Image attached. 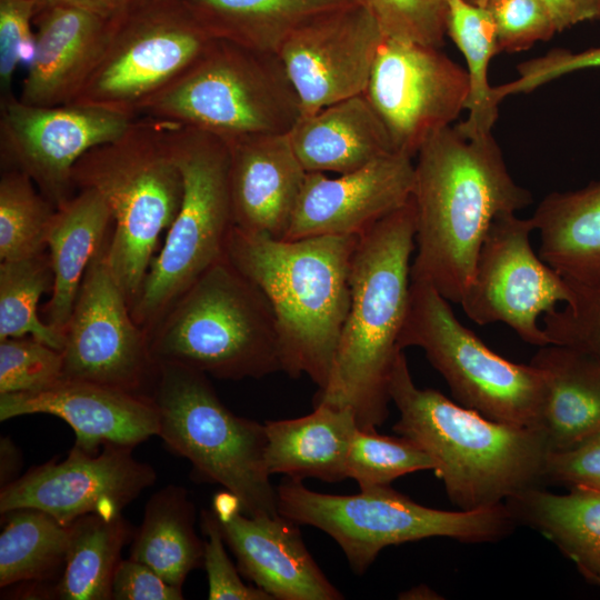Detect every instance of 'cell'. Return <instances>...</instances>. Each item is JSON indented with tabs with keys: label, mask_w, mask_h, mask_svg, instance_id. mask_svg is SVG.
Segmentation results:
<instances>
[{
	"label": "cell",
	"mask_w": 600,
	"mask_h": 600,
	"mask_svg": "<svg viewBox=\"0 0 600 600\" xmlns=\"http://www.w3.org/2000/svg\"><path fill=\"white\" fill-rule=\"evenodd\" d=\"M416 157L411 280L460 303L490 224L530 206L532 194L512 179L492 133L470 138L449 126L429 137Z\"/></svg>",
	"instance_id": "obj_1"
},
{
	"label": "cell",
	"mask_w": 600,
	"mask_h": 600,
	"mask_svg": "<svg viewBox=\"0 0 600 600\" xmlns=\"http://www.w3.org/2000/svg\"><path fill=\"white\" fill-rule=\"evenodd\" d=\"M399 411L393 431L424 450L434 462L449 500L478 510L540 487L550 448L544 431L492 420L413 382L403 351L389 379Z\"/></svg>",
	"instance_id": "obj_2"
},
{
	"label": "cell",
	"mask_w": 600,
	"mask_h": 600,
	"mask_svg": "<svg viewBox=\"0 0 600 600\" xmlns=\"http://www.w3.org/2000/svg\"><path fill=\"white\" fill-rule=\"evenodd\" d=\"M410 200L359 237L350 270V306L329 380L314 398L352 410L358 428L377 430L389 414V379L399 349L416 250Z\"/></svg>",
	"instance_id": "obj_3"
},
{
	"label": "cell",
	"mask_w": 600,
	"mask_h": 600,
	"mask_svg": "<svg viewBox=\"0 0 600 600\" xmlns=\"http://www.w3.org/2000/svg\"><path fill=\"white\" fill-rule=\"evenodd\" d=\"M357 236L296 240L232 227L228 259L268 298L277 320L281 371L324 388L350 306Z\"/></svg>",
	"instance_id": "obj_4"
},
{
	"label": "cell",
	"mask_w": 600,
	"mask_h": 600,
	"mask_svg": "<svg viewBox=\"0 0 600 600\" xmlns=\"http://www.w3.org/2000/svg\"><path fill=\"white\" fill-rule=\"evenodd\" d=\"M156 364L218 379H260L281 371L273 309L227 256L206 270L148 332Z\"/></svg>",
	"instance_id": "obj_5"
},
{
	"label": "cell",
	"mask_w": 600,
	"mask_h": 600,
	"mask_svg": "<svg viewBox=\"0 0 600 600\" xmlns=\"http://www.w3.org/2000/svg\"><path fill=\"white\" fill-rule=\"evenodd\" d=\"M76 190L97 191L112 216L108 261L129 304L153 260L160 234L182 199V177L169 149L163 121L134 118L117 139L86 152L74 164Z\"/></svg>",
	"instance_id": "obj_6"
},
{
	"label": "cell",
	"mask_w": 600,
	"mask_h": 600,
	"mask_svg": "<svg viewBox=\"0 0 600 600\" xmlns=\"http://www.w3.org/2000/svg\"><path fill=\"white\" fill-rule=\"evenodd\" d=\"M300 116L298 96L277 53L214 38L138 114L226 141L288 133Z\"/></svg>",
	"instance_id": "obj_7"
},
{
	"label": "cell",
	"mask_w": 600,
	"mask_h": 600,
	"mask_svg": "<svg viewBox=\"0 0 600 600\" xmlns=\"http://www.w3.org/2000/svg\"><path fill=\"white\" fill-rule=\"evenodd\" d=\"M276 488L279 514L329 534L359 576L389 546L436 537L464 543L497 542L517 526L504 503L478 510H440L411 500L390 484L349 496L316 492L290 478Z\"/></svg>",
	"instance_id": "obj_8"
},
{
	"label": "cell",
	"mask_w": 600,
	"mask_h": 600,
	"mask_svg": "<svg viewBox=\"0 0 600 600\" xmlns=\"http://www.w3.org/2000/svg\"><path fill=\"white\" fill-rule=\"evenodd\" d=\"M163 122L183 189L166 241L130 307L133 320L147 333L206 270L226 256L234 226L228 142L196 128Z\"/></svg>",
	"instance_id": "obj_9"
},
{
	"label": "cell",
	"mask_w": 600,
	"mask_h": 600,
	"mask_svg": "<svg viewBox=\"0 0 600 600\" xmlns=\"http://www.w3.org/2000/svg\"><path fill=\"white\" fill-rule=\"evenodd\" d=\"M157 366L151 397L166 447L188 459L202 480L236 496L246 514L278 516L277 488L264 460V424L230 411L206 373L178 364Z\"/></svg>",
	"instance_id": "obj_10"
},
{
	"label": "cell",
	"mask_w": 600,
	"mask_h": 600,
	"mask_svg": "<svg viewBox=\"0 0 600 600\" xmlns=\"http://www.w3.org/2000/svg\"><path fill=\"white\" fill-rule=\"evenodd\" d=\"M449 303L428 282L411 280L399 349H422L460 404L496 421L541 428L543 373L492 351L458 320Z\"/></svg>",
	"instance_id": "obj_11"
},
{
	"label": "cell",
	"mask_w": 600,
	"mask_h": 600,
	"mask_svg": "<svg viewBox=\"0 0 600 600\" xmlns=\"http://www.w3.org/2000/svg\"><path fill=\"white\" fill-rule=\"evenodd\" d=\"M212 39L180 0H136L112 19L106 49L71 103L138 118Z\"/></svg>",
	"instance_id": "obj_12"
},
{
	"label": "cell",
	"mask_w": 600,
	"mask_h": 600,
	"mask_svg": "<svg viewBox=\"0 0 600 600\" xmlns=\"http://www.w3.org/2000/svg\"><path fill=\"white\" fill-rule=\"evenodd\" d=\"M109 240L91 260L66 327L62 378L151 397L158 366L109 266Z\"/></svg>",
	"instance_id": "obj_13"
},
{
	"label": "cell",
	"mask_w": 600,
	"mask_h": 600,
	"mask_svg": "<svg viewBox=\"0 0 600 600\" xmlns=\"http://www.w3.org/2000/svg\"><path fill=\"white\" fill-rule=\"evenodd\" d=\"M532 231L531 218L516 213L494 218L460 304L474 323H504L539 348L550 343L539 318L567 303L571 290L567 279L532 249Z\"/></svg>",
	"instance_id": "obj_14"
},
{
	"label": "cell",
	"mask_w": 600,
	"mask_h": 600,
	"mask_svg": "<svg viewBox=\"0 0 600 600\" xmlns=\"http://www.w3.org/2000/svg\"><path fill=\"white\" fill-rule=\"evenodd\" d=\"M467 70L440 48L384 37L364 90L393 149L411 158L466 110Z\"/></svg>",
	"instance_id": "obj_15"
},
{
	"label": "cell",
	"mask_w": 600,
	"mask_h": 600,
	"mask_svg": "<svg viewBox=\"0 0 600 600\" xmlns=\"http://www.w3.org/2000/svg\"><path fill=\"white\" fill-rule=\"evenodd\" d=\"M3 168L27 173L56 209L77 192L72 170L92 148L120 137L134 118L69 103L40 107L14 97L0 103Z\"/></svg>",
	"instance_id": "obj_16"
},
{
	"label": "cell",
	"mask_w": 600,
	"mask_h": 600,
	"mask_svg": "<svg viewBox=\"0 0 600 600\" xmlns=\"http://www.w3.org/2000/svg\"><path fill=\"white\" fill-rule=\"evenodd\" d=\"M384 37L377 20L353 2L298 26L277 54L298 96L300 117L364 93Z\"/></svg>",
	"instance_id": "obj_17"
},
{
	"label": "cell",
	"mask_w": 600,
	"mask_h": 600,
	"mask_svg": "<svg viewBox=\"0 0 600 600\" xmlns=\"http://www.w3.org/2000/svg\"><path fill=\"white\" fill-rule=\"evenodd\" d=\"M132 449L109 443L93 454L73 446L64 460L37 466L2 487L0 513L34 508L66 526L90 513L120 514L157 480L156 470L138 461Z\"/></svg>",
	"instance_id": "obj_18"
},
{
	"label": "cell",
	"mask_w": 600,
	"mask_h": 600,
	"mask_svg": "<svg viewBox=\"0 0 600 600\" xmlns=\"http://www.w3.org/2000/svg\"><path fill=\"white\" fill-rule=\"evenodd\" d=\"M412 159L393 152L337 178L307 172L283 239L362 236L410 200L414 182Z\"/></svg>",
	"instance_id": "obj_19"
},
{
	"label": "cell",
	"mask_w": 600,
	"mask_h": 600,
	"mask_svg": "<svg viewBox=\"0 0 600 600\" xmlns=\"http://www.w3.org/2000/svg\"><path fill=\"white\" fill-rule=\"evenodd\" d=\"M212 511L240 573L273 600L344 598L308 551L297 523L280 514H246L229 491L214 496Z\"/></svg>",
	"instance_id": "obj_20"
},
{
	"label": "cell",
	"mask_w": 600,
	"mask_h": 600,
	"mask_svg": "<svg viewBox=\"0 0 600 600\" xmlns=\"http://www.w3.org/2000/svg\"><path fill=\"white\" fill-rule=\"evenodd\" d=\"M36 413L66 421L74 446L93 454L109 443L136 447L160 429L152 397L93 382L62 378L40 391L0 394V421Z\"/></svg>",
	"instance_id": "obj_21"
},
{
	"label": "cell",
	"mask_w": 600,
	"mask_h": 600,
	"mask_svg": "<svg viewBox=\"0 0 600 600\" xmlns=\"http://www.w3.org/2000/svg\"><path fill=\"white\" fill-rule=\"evenodd\" d=\"M112 20L54 6L34 16V48L19 100L40 107L71 103L98 64Z\"/></svg>",
	"instance_id": "obj_22"
},
{
	"label": "cell",
	"mask_w": 600,
	"mask_h": 600,
	"mask_svg": "<svg viewBox=\"0 0 600 600\" xmlns=\"http://www.w3.org/2000/svg\"><path fill=\"white\" fill-rule=\"evenodd\" d=\"M227 142L234 226L283 239L307 176L288 133L248 136Z\"/></svg>",
	"instance_id": "obj_23"
},
{
	"label": "cell",
	"mask_w": 600,
	"mask_h": 600,
	"mask_svg": "<svg viewBox=\"0 0 600 600\" xmlns=\"http://www.w3.org/2000/svg\"><path fill=\"white\" fill-rule=\"evenodd\" d=\"M288 137L307 172L343 174L396 152L364 93L300 117Z\"/></svg>",
	"instance_id": "obj_24"
},
{
	"label": "cell",
	"mask_w": 600,
	"mask_h": 600,
	"mask_svg": "<svg viewBox=\"0 0 600 600\" xmlns=\"http://www.w3.org/2000/svg\"><path fill=\"white\" fill-rule=\"evenodd\" d=\"M266 467L270 476L324 482L348 479L347 458L358 423L351 409L314 404L311 413L264 423Z\"/></svg>",
	"instance_id": "obj_25"
},
{
	"label": "cell",
	"mask_w": 600,
	"mask_h": 600,
	"mask_svg": "<svg viewBox=\"0 0 600 600\" xmlns=\"http://www.w3.org/2000/svg\"><path fill=\"white\" fill-rule=\"evenodd\" d=\"M531 364L544 376L547 394L541 419L550 452L569 450L600 432V358L549 343Z\"/></svg>",
	"instance_id": "obj_26"
},
{
	"label": "cell",
	"mask_w": 600,
	"mask_h": 600,
	"mask_svg": "<svg viewBox=\"0 0 600 600\" xmlns=\"http://www.w3.org/2000/svg\"><path fill=\"white\" fill-rule=\"evenodd\" d=\"M113 223L109 207L94 190L79 189L58 208L47 233L53 271L50 300L43 308L46 322L64 333L84 273L109 239Z\"/></svg>",
	"instance_id": "obj_27"
},
{
	"label": "cell",
	"mask_w": 600,
	"mask_h": 600,
	"mask_svg": "<svg viewBox=\"0 0 600 600\" xmlns=\"http://www.w3.org/2000/svg\"><path fill=\"white\" fill-rule=\"evenodd\" d=\"M531 220L546 263L566 279L600 287V181L549 193Z\"/></svg>",
	"instance_id": "obj_28"
},
{
	"label": "cell",
	"mask_w": 600,
	"mask_h": 600,
	"mask_svg": "<svg viewBox=\"0 0 600 600\" xmlns=\"http://www.w3.org/2000/svg\"><path fill=\"white\" fill-rule=\"evenodd\" d=\"M517 524L552 542L590 583L600 587V490L554 493L534 487L506 500Z\"/></svg>",
	"instance_id": "obj_29"
},
{
	"label": "cell",
	"mask_w": 600,
	"mask_h": 600,
	"mask_svg": "<svg viewBox=\"0 0 600 600\" xmlns=\"http://www.w3.org/2000/svg\"><path fill=\"white\" fill-rule=\"evenodd\" d=\"M206 32L248 48L277 53L301 23L350 0H180Z\"/></svg>",
	"instance_id": "obj_30"
},
{
	"label": "cell",
	"mask_w": 600,
	"mask_h": 600,
	"mask_svg": "<svg viewBox=\"0 0 600 600\" xmlns=\"http://www.w3.org/2000/svg\"><path fill=\"white\" fill-rule=\"evenodd\" d=\"M194 506L184 488L167 486L148 500L133 536L130 557L182 588L188 574L203 566L204 541L194 529Z\"/></svg>",
	"instance_id": "obj_31"
},
{
	"label": "cell",
	"mask_w": 600,
	"mask_h": 600,
	"mask_svg": "<svg viewBox=\"0 0 600 600\" xmlns=\"http://www.w3.org/2000/svg\"><path fill=\"white\" fill-rule=\"evenodd\" d=\"M71 537L56 596L62 600L112 599V581L121 551L132 537L122 517L86 514L70 524Z\"/></svg>",
	"instance_id": "obj_32"
},
{
	"label": "cell",
	"mask_w": 600,
	"mask_h": 600,
	"mask_svg": "<svg viewBox=\"0 0 600 600\" xmlns=\"http://www.w3.org/2000/svg\"><path fill=\"white\" fill-rule=\"evenodd\" d=\"M0 533V587L40 583L63 570L71 527L34 508L4 512Z\"/></svg>",
	"instance_id": "obj_33"
},
{
	"label": "cell",
	"mask_w": 600,
	"mask_h": 600,
	"mask_svg": "<svg viewBox=\"0 0 600 600\" xmlns=\"http://www.w3.org/2000/svg\"><path fill=\"white\" fill-rule=\"evenodd\" d=\"M447 36L463 54L469 78L468 116L456 127L470 138L489 134L499 114L489 83L490 61L499 53L494 20L488 7L467 0H447Z\"/></svg>",
	"instance_id": "obj_34"
},
{
	"label": "cell",
	"mask_w": 600,
	"mask_h": 600,
	"mask_svg": "<svg viewBox=\"0 0 600 600\" xmlns=\"http://www.w3.org/2000/svg\"><path fill=\"white\" fill-rule=\"evenodd\" d=\"M52 286L48 249L31 257L0 262V340L31 336L63 350L64 333L38 314V302Z\"/></svg>",
	"instance_id": "obj_35"
},
{
	"label": "cell",
	"mask_w": 600,
	"mask_h": 600,
	"mask_svg": "<svg viewBox=\"0 0 600 600\" xmlns=\"http://www.w3.org/2000/svg\"><path fill=\"white\" fill-rule=\"evenodd\" d=\"M56 210L27 173L4 168L0 178V260L46 251Z\"/></svg>",
	"instance_id": "obj_36"
},
{
	"label": "cell",
	"mask_w": 600,
	"mask_h": 600,
	"mask_svg": "<svg viewBox=\"0 0 600 600\" xmlns=\"http://www.w3.org/2000/svg\"><path fill=\"white\" fill-rule=\"evenodd\" d=\"M434 470L432 458L410 439L357 429L347 458V476L361 490L389 486L412 472Z\"/></svg>",
	"instance_id": "obj_37"
},
{
	"label": "cell",
	"mask_w": 600,
	"mask_h": 600,
	"mask_svg": "<svg viewBox=\"0 0 600 600\" xmlns=\"http://www.w3.org/2000/svg\"><path fill=\"white\" fill-rule=\"evenodd\" d=\"M62 352L31 337L0 340V394L36 392L62 379Z\"/></svg>",
	"instance_id": "obj_38"
},
{
	"label": "cell",
	"mask_w": 600,
	"mask_h": 600,
	"mask_svg": "<svg viewBox=\"0 0 600 600\" xmlns=\"http://www.w3.org/2000/svg\"><path fill=\"white\" fill-rule=\"evenodd\" d=\"M366 9L388 38L441 48L447 36V0H350Z\"/></svg>",
	"instance_id": "obj_39"
},
{
	"label": "cell",
	"mask_w": 600,
	"mask_h": 600,
	"mask_svg": "<svg viewBox=\"0 0 600 600\" xmlns=\"http://www.w3.org/2000/svg\"><path fill=\"white\" fill-rule=\"evenodd\" d=\"M571 297L561 309L542 316L550 343L568 346L600 358V287L567 279Z\"/></svg>",
	"instance_id": "obj_40"
},
{
	"label": "cell",
	"mask_w": 600,
	"mask_h": 600,
	"mask_svg": "<svg viewBox=\"0 0 600 600\" xmlns=\"http://www.w3.org/2000/svg\"><path fill=\"white\" fill-rule=\"evenodd\" d=\"M33 0H0V103L12 94L14 73L20 63L30 62L34 48Z\"/></svg>",
	"instance_id": "obj_41"
},
{
	"label": "cell",
	"mask_w": 600,
	"mask_h": 600,
	"mask_svg": "<svg viewBox=\"0 0 600 600\" xmlns=\"http://www.w3.org/2000/svg\"><path fill=\"white\" fill-rule=\"evenodd\" d=\"M488 8L494 20L499 52L527 50L557 32L539 0H492Z\"/></svg>",
	"instance_id": "obj_42"
},
{
	"label": "cell",
	"mask_w": 600,
	"mask_h": 600,
	"mask_svg": "<svg viewBox=\"0 0 600 600\" xmlns=\"http://www.w3.org/2000/svg\"><path fill=\"white\" fill-rule=\"evenodd\" d=\"M201 527L206 536L203 567L208 578L210 600H273L258 587L247 586L224 549V538L217 516L203 510Z\"/></svg>",
	"instance_id": "obj_43"
},
{
	"label": "cell",
	"mask_w": 600,
	"mask_h": 600,
	"mask_svg": "<svg viewBox=\"0 0 600 600\" xmlns=\"http://www.w3.org/2000/svg\"><path fill=\"white\" fill-rule=\"evenodd\" d=\"M596 68H600V47L579 52L556 48L543 56L519 63L518 77L494 87L493 90L497 99L502 101L508 96L529 93L562 76Z\"/></svg>",
	"instance_id": "obj_44"
},
{
	"label": "cell",
	"mask_w": 600,
	"mask_h": 600,
	"mask_svg": "<svg viewBox=\"0 0 600 600\" xmlns=\"http://www.w3.org/2000/svg\"><path fill=\"white\" fill-rule=\"evenodd\" d=\"M544 481L567 490H600V432L569 450L550 452Z\"/></svg>",
	"instance_id": "obj_45"
},
{
	"label": "cell",
	"mask_w": 600,
	"mask_h": 600,
	"mask_svg": "<svg viewBox=\"0 0 600 600\" xmlns=\"http://www.w3.org/2000/svg\"><path fill=\"white\" fill-rule=\"evenodd\" d=\"M114 600H181L182 588L167 582L149 566L131 558L121 560L112 581Z\"/></svg>",
	"instance_id": "obj_46"
},
{
	"label": "cell",
	"mask_w": 600,
	"mask_h": 600,
	"mask_svg": "<svg viewBox=\"0 0 600 600\" xmlns=\"http://www.w3.org/2000/svg\"><path fill=\"white\" fill-rule=\"evenodd\" d=\"M36 13L44 8L64 6L100 18L112 20L122 14L136 0H33Z\"/></svg>",
	"instance_id": "obj_47"
},
{
	"label": "cell",
	"mask_w": 600,
	"mask_h": 600,
	"mask_svg": "<svg viewBox=\"0 0 600 600\" xmlns=\"http://www.w3.org/2000/svg\"><path fill=\"white\" fill-rule=\"evenodd\" d=\"M549 13L557 32H561L579 22V13L573 0H539Z\"/></svg>",
	"instance_id": "obj_48"
},
{
	"label": "cell",
	"mask_w": 600,
	"mask_h": 600,
	"mask_svg": "<svg viewBox=\"0 0 600 600\" xmlns=\"http://www.w3.org/2000/svg\"><path fill=\"white\" fill-rule=\"evenodd\" d=\"M21 466V453L9 437L0 439V483L1 488L14 481Z\"/></svg>",
	"instance_id": "obj_49"
},
{
	"label": "cell",
	"mask_w": 600,
	"mask_h": 600,
	"mask_svg": "<svg viewBox=\"0 0 600 600\" xmlns=\"http://www.w3.org/2000/svg\"><path fill=\"white\" fill-rule=\"evenodd\" d=\"M580 21H590L600 18V0H573Z\"/></svg>",
	"instance_id": "obj_50"
},
{
	"label": "cell",
	"mask_w": 600,
	"mask_h": 600,
	"mask_svg": "<svg viewBox=\"0 0 600 600\" xmlns=\"http://www.w3.org/2000/svg\"><path fill=\"white\" fill-rule=\"evenodd\" d=\"M406 599H433L436 593L428 587H416L404 592Z\"/></svg>",
	"instance_id": "obj_51"
},
{
	"label": "cell",
	"mask_w": 600,
	"mask_h": 600,
	"mask_svg": "<svg viewBox=\"0 0 600 600\" xmlns=\"http://www.w3.org/2000/svg\"><path fill=\"white\" fill-rule=\"evenodd\" d=\"M467 1L477 6L488 7L492 0H467Z\"/></svg>",
	"instance_id": "obj_52"
}]
</instances>
